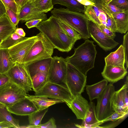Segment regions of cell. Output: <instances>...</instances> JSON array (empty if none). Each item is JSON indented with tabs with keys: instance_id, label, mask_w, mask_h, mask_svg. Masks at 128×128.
I'll return each instance as SVG.
<instances>
[{
	"instance_id": "obj_15",
	"label": "cell",
	"mask_w": 128,
	"mask_h": 128,
	"mask_svg": "<svg viewBox=\"0 0 128 128\" xmlns=\"http://www.w3.org/2000/svg\"><path fill=\"white\" fill-rule=\"evenodd\" d=\"M7 108L11 113L22 116H28L38 110L32 102L26 97Z\"/></svg>"
},
{
	"instance_id": "obj_26",
	"label": "cell",
	"mask_w": 128,
	"mask_h": 128,
	"mask_svg": "<svg viewBox=\"0 0 128 128\" xmlns=\"http://www.w3.org/2000/svg\"><path fill=\"white\" fill-rule=\"evenodd\" d=\"M14 64L10 57L8 49L0 48V74L7 72Z\"/></svg>"
},
{
	"instance_id": "obj_44",
	"label": "cell",
	"mask_w": 128,
	"mask_h": 128,
	"mask_svg": "<svg viewBox=\"0 0 128 128\" xmlns=\"http://www.w3.org/2000/svg\"><path fill=\"white\" fill-rule=\"evenodd\" d=\"M106 5L108 10L112 14L114 13L121 12L125 11L118 8L112 4L106 3Z\"/></svg>"
},
{
	"instance_id": "obj_23",
	"label": "cell",
	"mask_w": 128,
	"mask_h": 128,
	"mask_svg": "<svg viewBox=\"0 0 128 128\" xmlns=\"http://www.w3.org/2000/svg\"><path fill=\"white\" fill-rule=\"evenodd\" d=\"M123 88V86L119 90L115 91L112 97L111 105L114 111L128 112V107L126 106L124 101Z\"/></svg>"
},
{
	"instance_id": "obj_8",
	"label": "cell",
	"mask_w": 128,
	"mask_h": 128,
	"mask_svg": "<svg viewBox=\"0 0 128 128\" xmlns=\"http://www.w3.org/2000/svg\"><path fill=\"white\" fill-rule=\"evenodd\" d=\"M35 92V95L60 100L66 104L74 98L66 87L49 82Z\"/></svg>"
},
{
	"instance_id": "obj_45",
	"label": "cell",
	"mask_w": 128,
	"mask_h": 128,
	"mask_svg": "<svg viewBox=\"0 0 128 128\" xmlns=\"http://www.w3.org/2000/svg\"><path fill=\"white\" fill-rule=\"evenodd\" d=\"M9 80L8 77L5 74H0V86L4 84Z\"/></svg>"
},
{
	"instance_id": "obj_42",
	"label": "cell",
	"mask_w": 128,
	"mask_h": 128,
	"mask_svg": "<svg viewBox=\"0 0 128 128\" xmlns=\"http://www.w3.org/2000/svg\"><path fill=\"white\" fill-rule=\"evenodd\" d=\"M42 21V20L40 19L33 20L26 22L25 25L28 28H30L36 27L40 22Z\"/></svg>"
},
{
	"instance_id": "obj_50",
	"label": "cell",
	"mask_w": 128,
	"mask_h": 128,
	"mask_svg": "<svg viewBox=\"0 0 128 128\" xmlns=\"http://www.w3.org/2000/svg\"><path fill=\"white\" fill-rule=\"evenodd\" d=\"M15 32L18 35L22 36L24 37L26 35V33L21 28H17Z\"/></svg>"
},
{
	"instance_id": "obj_24",
	"label": "cell",
	"mask_w": 128,
	"mask_h": 128,
	"mask_svg": "<svg viewBox=\"0 0 128 128\" xmlns=\"http://www.w3.org/2000/svg\"><path fill=\"white\" fill-rule=\"evenodd\" d=\"M108 83L104 79L94 84L86 85V90L90 101L99 96L107 86Z\"/></svg>"
},
{
	"instance_id": "obj_12",
	"label": "cell",
	"mask_w": 128,
	"mask_h": 128,
	"mask_svg": "<svg viewBox=\"0 0 128 128\" xmlns=\"http://www.w3.org/2000/svg\"><path fill=\"white\" fill-rule=\"evenodd\" d=\"M36 35L20 42L8 48L10 57L15 63H22L23 60L33 44L38 40Z\"/></svg>"
},
{
	"instance_id": "obj_3",
	"label": "cell",
	"mask_w": 128,
	"mask_h": 128,
	"mask_svg": "<svg viewBox=\"0 0 128 128\" xmlns=\"http://www.w3.org/2000/svg\"><path fill=\"white\" fill-rule=\"evenodd\" d=\"M52 15L75 30L82 38H90L88 26V18L85 14L71 10L68 8H54L50 11Z\"/></svg>"
},
{
	"instance_id": "obj_17",
	"label": "cell",
	"mask_w": 128,
	"mask_h": 128,
	"mask_svg": "<svg viewBox=\"0 0 128 128\" xmlns=\"http://www.w3.org/2000/svg\"><path fill=\"white\" fill-rule=\"evenodd\" d=\"M81 125L75 124L78 128H100V125L102 124L97 118L96 112L94 103L92 101L89 103L88 108Z\"/></svg>"
},
{
	"instance_id": "obj_16",
	"label": "cell",
	"mask_w": 128,
	"mask_h": 128,
	"mask_svg": "<svg viewBox=\"0 0 128 128\" xmlns=\"http://www.w3.org/2000/svg\"><path fill=\"white\" fill-rule=\"evenodd\" d=\"M127 72L125 67L105 65L101 74L108 82L113 84L123 79Z\"/></svg>"
},
{
	"instance_id": "obj_55",
	"label": "cell",
	"mask_w": 128,
	"mask_h": 128,
	"mask_svg": "<svg viewBox=\"0 0 128 128\" xmlns=\"http://www.w3.org/2000/svg\"><path fill=\"white\" fill-rule=\"evenodd\" d=\"M88 0L91 1H92V2H94V1L92 0Z\"/></svg>"
},
{
	"instance_id": "obj_56",
	"label": "cell",
	"mask_w": 128,
	"mask_h": 128,
	"mask_svg": "<svg viewBox=\"0 0 128 128\" xmlns=\"http://www.w3.org/2000/svg\"><path fill=\"white\" fill-rule=\"evenodd\" d=\"M93 0V1H94V0Z\"/></svg>"
},
{
	"instance_id": "obj_9",
	"label": "cell",
	"mask_w": 128,
	"mask_h": 128,
	"mask_svg": "<svg viewBox=\"0 0 128 128\" xmlns=\"http://www.w3.org/2000/svg\"><path fill=\"white\" fill-rule=\"evenodd\" d=\"M115 91L114 86L110 83L96 98L97 102L95 107L96 112L99 121L103 120L114 112L111 105V99Z\"/></svg>"
},
{
	"instance_id": "obj_21",
	"label": "cell",
	"mask_w": 128,
	"mask_h": 128,
	"mask_svg": "<svg viewBox=\"0 0 128 128\" xmlns=\"http://www.w3.org/2000/svg\"><path fill=\"white\" fill-rule=\"evenodd\" d=\"M26 97L32 102L38 110H44L56 104L64 102L60 100L50 99L46 97L35 95H28Z\"/></svg>"
},
{
	"instance_id": "obj_5",
	"label": "cell",
	"mask_w": 128,
	"mask_h": 128,
	"mask_svg": "<svg viewBox=\"0 0 128 128\" xmlns=\"http://www.w3.org/2000/svg\"><path fill=\"white\" fill-rule=\"evenodd\" d=\"M66 84L73 98L81 94L84 91L86 82V76L70 63L67 62Z\"/></svg>"
},
{
	"instance_id": "obj_33",
	"label": "cell",
	"mask_w": 128,
	"mask_h": 128,
	"mask_svg": "<svg viewBox=\"0 0 128 128\" xmlns=\"http://www.w3.org/2000/svg\"><path fill=\"white\" fill-rule=\"evenodd\" d=\"M56 18L60 26L68 35L77 40L82 38L80 35L74 29L64 22Z\"/></svg>"
},
{
	"instance_id": "obj_38",
	"label": "cell",
	"mask_w": 128,
	"mask_h": 128,
	"mask_svg": "<svg viewBox=\"0 0 128 128\" xmlns=\"http://www.w3.org/2000/svg\"><path fill=\"white\" fill-rule=\"evenodd\" d=\"M123 47L125 55V63L127 69L128 67V32L125 34L123 37V40L122 45Z\"/></svg>"
},
{
	"instance_id": "obj_37",
	"label": "cell",
	"mask_w": 128,
	"mask_h": 128,
	"mask_svg": "<svg viewBox=\"0 0 128 128\" xmlns=\"http://www.w3.org/2000/svg\"><path fill=\"white\" fill-rule=\"evenodd\" d=\"M5 6L10 8L15 13L18 14L20 9L14 0H1Z\"/></svg>"
},
{
	"instance_id": "obj_34",
	"label": "cell",
	"mask_w": 128,
	"mask_h": 128,
	"mask_svg": "<svg viewBox=\"0 0 128 128\" xmlns=\"http://www.w3.org/2000/svg\"><path fill=\"white\" fill-rule=\"evenodd\" d=\"M128 114V112L114 111L110 116L101 121L103 124L108 121H115L122 118H126Z\"/></svg>"
},
{
	"instance_id": "obj_32",
	"label": "cell",
	"mask_w": 128,
	"mask_h": 128,
	"mask_svg": "<svg viewBox=\"0 0 128 128\" xmlns=\"http://www.w3.org/2000/svg\"><path fill=\"white\" fill-rule=\"evenodd\" d=\"M30 3L39 10L44 13L50 11L54 8L52 0H40Z\"/></svg>"
},
{
	"instance_id": "obj_43",
	"label": "cell",
	"mask_w": 128,
	"mask_h": 128,
	"mask_svg": "<svg viewBox=\"0 0 128 128\" xmlns=\"http://www.w3.org/2000/svg\"><path fill=\"white\" fill-rule=\"evenodd\" d=\"M126 118H122L115 121H112V122L110 124L102 126H100V128H114L118 126Z\"/></svg>"
},
{
	"instance_id": "obj_53",
	"label": "cell",
	"mask_w": 128,
	"mask_h": 128,
	"mask_svg": "<svg viewBox=\"0 0 128 128\" xmlns=\"http://www.w3.org/2000/svg\"><path fill=\"white\" fill-rule=\"evenodd\" d=\"M40 0H34L32 2H36L40 1Z\"/></svg>"
},
{
	"instance_id": "obj_52",
	"label": "cell",
	"mask_w": 128,
	"mask_h": 128,
	"mask_svg": "<svg viewBox=\"0 0 128 128\" xmlns=\"http://www.w3.org/2000/svg\"><path fill=\"white\" fill-rule=\"evenodd\" d=\"M34 0H29V2H28V3H31V2H32Z\"/></svg>"
},
{
	"instance_id": "obj_14",
	"label": "cell",
	"mask_w": 128,
	"mask_h": 128,
	"mask_svg": "<svg viewBox=\"0 0 128 128\" xmlns=\"http://www.w3.org/2000/svg\"><path fill=\"white\" fill-rule=\"evenodd\" d=\"M18 15L20 21L23 22L40 19L44 21L48 19L46 14L41 12L30 3H29L21 8Z\"/></svg>"
},
{
	"instance_id": "obj_20",
	"label": "cell",
	"mask_w": 128,
	"mask_h": 128,
	"mask_svg": "<svg viewBox=\"0 0 128 128\" xmlns=\"http://www.w3.org/2000/svg\"><path fill=\"white\" fill-rule=\"evenodd\" d=\"M52 57L39 60L26 65L31 78L38 72H48Z\"/></svg>"
},
{
	"instance_id": "obj_48",
	"label": "cell",
	"mask_w": 128,
	"mask_h": 128,
	"mask_svg": "<svg viewBox=\"0 0 128 128\" xmlns=\"http://www.w3.org/2000/svg\"><path fill=\"white\" fill-rule=\"evenodd\" d=\"M77 0L81 4L86 6L89 5H95L94 3V2L88 0Z\"/></svg>"
},
{
	"instance_id": "obj_10",
	"label": "cell",
	"mask_w": 128,
	"mask_h": 128,
	"mask_svg": "<svg viewBox=\"0 0 128 128\" xmlns=\"http://www.w3.org/2000/svg\"><path fill=\"white\" fill-rule=\"evenodd\" d=\"M67 66L65 58L57 56L52 57L48 72V82L66 87L65 80Z\"/></svg>"
},
{
	"instance_id": "obj_27",
	"label": "cell",
	"mask_w": 128,
	"mask_h": 128,
	"mask_svg": "<svg viewBox=\"0 0 128 128\" xmlns=\"http://www.w3.org/2000/svg\"><path fill=\"white\" fill-rule=\"evenodd\" d=\"M53 5L58 4L66 6L73 11L84 14L86 6L80 3L77 0H52Z\"/></svg>"
},
{
	"instance_id": "obj_18",
	"label": "cell",
	"mask_w": 128,
	"mask_h": 128,
	"mask_svg": "<svg viewBox=\"0 0 128 128\" xmlns=\"http://www.w3.org/2000/svg\"><path fill=\"white\" fill-rule=\"evenodd\" d=\"M84 14L89 20L98 26L103 24L106 26L108 16L95 5L86 6Z\"/></svg>"
},
{
	"instance_id": "obj_29",
	"label": "cell",
	"mask_w": 128,
	"mask_h": 128,
	"mask_svg": "<svg viewBox=\"0 0 128 128\" xmlns=\"http://www.w3.org/2000/svg\"><path fill=\"white\" fill-rule=\"evenodd\" d=\"M31 78L32 89L35 92L40 89L48 82V72H39Z\"/></svg>"
},
{
	"instance_id": "obj_22",
	"label": "cell",
	"mask_w": 128,
	"mask_h": 128,
	"mask_svg": "<svg viewBox=\"0 0 128 128\" xmlns=\"http://www.w3.org/2000/svg\"><path fill=\"white\" fill-rule=\"evenodd\" d=\"M17 28L6 14L0 17V38L4 40Z\"/></svg>"
},
{
	"instance_id": "obj_51",
	"label": "cell",
	"mask_w": 128,
	"mask_h": 128,
	"mask_svg": "<svg viewBox=\"0 0 128 128\" xmlns=\"http://www.w3.org/2000/svg\"><path fill=\"white\" fill-rule=\"evenodd\" d=\"M112 0H104L105 2L107 4H108Z\"/></svg>"
},
{
	"instance_id": "obj_6",
	"label": "cell",
	"mask_w": 128,
	"mask_h": 128,
	"mask_svg": "<svg viewBox=\"0 0 128 128\" xmlns=\"http://www.w3.org/2000/svg\"><path fill=\"white\" fill-rule=\"evenodd\" d=\"M5 74L8 77L10 80L23 89L27 93L32 90V78L24 64L15 63Z\"/></svg>"
},
{
	"instance_id": "obj_19",
	"label": "cell",
	"mask_w": 128,
	"mask_h": 128,
	"mask_svg": "<svg viewBox=\"0 0 128 128\" xmlns=\"http://www.w3.org/2000/svg\"><path fill=\"white\" fill-rule=\"evenodd\" d=\"M105 65L124 68L125 55L122 45L114 52H111L104 58Z\"/></svg>"
},
{
	"instance_id": "obj_41",
	"label": "cell",
	"mask_w": 128,
	"mask_h": 128,
	"mask_svg": "<svg viewBox=\"0 0 128 128\" xmlns=\"http://www.w3.org/2000/svg\"><path fill=\"white\" fill-rule=\"evenodd\" d=\"M98 26L102 31L107 36L113 39L115 37L116 35L115 32L107 28L105 26L101 24Z\"/></svg>"
},
{
	"instance_id": "obj_4",
	"label": "cell",
	"mask_w": 128,
	"mask_h": 128,
	"mask_svg": "<svg viewBox=\"0 0 128 128\" xmlns=\"http://www.w3.org/2000/svg\"><path fill=\"white\" fill-rule=\"evenodd\" d=\"M38 40L24 58L22 63L28 64L36 61L52 57L54 48L44 34L40 32Z\"/></svg>"
},
{
	"instance_id": "obj_1",
	"label": "cell",
	"mask_w": 128,
	"mask_h": 128,
	"mask_svg": "<svg viewBox=\"0 0 128 128\" xmlns=\"http://www.w3.org/2000/svg\"><path fill=\"white\" fill-rule=\"evenodd\" d=\"M36 27L44 34L54 48L60 52H69L77 40L66 34L59 26L56 18L52 15Z\"/></svg>"
},
{
	"instance_id": "obj_39",
	"label": "cell",
	"mask_w": 128,
	"mask_h": 128,
	"mask_svg": "<svg viewBox=\"0 0 128 128\" xmlns=\"http://www.w3.org/2000/svg\"><path fill=\"white\" fill-rule=\"evenodd\" d=\"M56 120L53 117H52L46 122L33 126L32 128H56Z\"/></svg>"
},
{
	"instance_id": "obj_49",
	"label": "cell",
	"mask_w": 128,
	"mask_h": 128,
	"mask_svg": "<svg viewBox=\"0 0 128 128\" xmlns=\"http://www.w3.org/2000/svg\"><path fill=\"white\" fill-rule=\"evenodd\" d=\"M14 128L13 126L8 122L5 121L0 122V128Z\"/></svg>"
},
{
	"instance_id": "obj_25",
	"label": "cell",
	"mask_w": 128,
	"mask_h": 128,
	"mask_svg": "<svg viewBox=\"0 0 128 128\" xmlns=\"http://www.w3.org/2000/svg\"><path fill=\"white\" fill-rule=\"evenodd\" d=\"M116 28V32L125 34L128 30V11L112 14Z\"/></svg>"
},
{
	"instance_id": "obj_46",
	"label": "cell",
	"mask_w": 128,
	"mask_h": 128,
	"mask_svg": "<svg viewBox=\"0 0 128 128\" xmlns=\"http://www.w3.org/2000/svg\"><path fill=\"white\" fill-rule=\"evenodd\" d=\"M16 4L19 7L20 10L21 8L28 3L29 0H14Z\"/></svg>"
},
{
	"instance_id": "obj_28",
	"label": "cell",
	"mask_w": 128,
	"mask_h": 128,
	"mask_svg": "<svg viewBox=\"0 0 128 128\" xmlns=\"http://www.w3.org/2000/svg\"><path fill=\"white\" fill-rule=\"evenodd\" d=\"M48 108L38 110L28 116L29 124L26 126H20V128H32L41 124L42 120L47 112Z\"/></svg>"
},
{
	"instance_id": "obj_30",
	"label": "cell",
	"mask_w": 128,
	"mask_h": 128,
	"mask_svg": "<svg viewBox=\"0 0 128 128\" xmlns=\"http://www.w3.org/2000/svg\"><path fill=\"white\" fill-rule=\"evenodd\" d=\"M2 121L9 122L14 128H20L19 120L12 116L6 106L0 104V122Z\"/></svg>"
},
{
	"instance_id": "obj_11",
	"label": "cell",
	"mask_w": 128,
	"mask_h": 128,
	"mask_svg": "<svg viewBox=\"0 0 128 128\" xmlns=\"http://www.w3.org/2000/svg\"><path fill=\"white\" fill-rule=\"evenodd\" d=\"M88 26L90 37L104 50H110L118 44V42L104 34L97 24L89 19Z\"/></svg>"
},
{
	"instance_id": "obj_31",
	"label": "cell",
	"mask_w": 128,
	"mask_h": 128,
	"mask_svg": "<svg viewBox=\"0 0 128 128\" xmlns=\"http://www.w3.org/2000/svg\"><path fill=\"white\" fill-rule=\"evenodd\" d=\"M27 38L20 36L14 32L2 41L0 45V48L8 49Z\"/></svg>"
},
{
	"instance_id": "obj_36",
	"label": "cell",
	"mask_w": 128,
	"mask_h": 128,
	"mask_svg": "<svg viewBox=\"0 0 128 128\" xmlns=\"http://www.w3.org/2000/svg\"><path fill=\"white\" fill-rule=\"evenodd\" d=\"M108 4H112L124 11H128V0H112Z\"/></svg>"
},
{
	"instance_id": "obj_54",
	"label": "cell",
	"mask_w": 128,
	"mask_h": 128,
	"mask_svg": "<svg viewBox=\"0 0 128 128\" xmlns=\"http://www.w3.org/2000/svg\"><path fill=\"white\" fill-rule=\"evenodd\" d=\"M3 40L0 38V45Z\"/></svg>"
},
{
	"instance_id": "obj_2",
	"label": "cell",
	"mask_w": 128,
	"mask_h": 128,
	"mask_svg": "<svg viewBox=\"0 0 128 128\" xmlns=\"http://www.w3.org/2000/svg\"><path fill=\"white\" fill-rule=\"evenodd\" d=\"M94 42L88 39L74 48V52L71 56L65 58L66 62L73 65L84 75L94 67L97 51Z\"/></svg>"
},
{
	"instance_id": "obj_40",
	"label": "cell",
	"mask_w": 128,
	"mask_h": 128,
	"mask_svg": "<svg viewBox=\"0 0 128 128\" xmlns=\"http://www.w3.org/2000/svg\"><path fill=\"white\" fill-rule=\"evenodd\" d=\"M106 26L115 32H116V25L112 16H108V17L107 24Z\"/></svg>"
},
{
	"instance_id": "obj_13",
	"label": "cell",
	"mask_w": 128,
	"mask_h": 128,
	"mask_svg": "<svg viewBox=\"0 0 128 128\" xmlns=\"http://www.w3.org/2000/svg\"><path fill=\"white\" fill-rule=\"evenodd\" d=\"M66 104L75 114L77 119H84L88 108L89 103L81 94L77 95L70 102Z\"/></svg>"
},
{
	"instance_id": "obj_35",
	"label": "cell",
	"mask_w": 128,
	"mask_h": 128,
	"mask_svg": "<svg viewBox=\"0 0 128 128\" xmlns=\"http://www.w3.org/2000/svg\"><path fill=\"white\" fill-rule=\"evenodd\" d=\"M5 7L6 10V14L12 22L16 26L20 21L18 14L15 13L8 7Z\"/></svg>"
},
{
	"instance_id": "obj_7",
	"label": "cell",
	"mask_w": 128,
	"mask_h": 128,
	"mask_svg": "<svg viewBox=\"0 0 128 128\" xmlns=\"http://www.w3.org/2000/svg\"><path fill=\"white\" fill-rule=\"evenodd\" d=\"M28 95L24 90L10 80L0 86V104L7 108L23 99Z\"/></svg>"
},
{
	"instance_id": "obj_47",
	"label": "cell",
	"mask_w": 128,
	"mask_h": 128,
	"mask_svg": "<svg viewBox=\"0 0 128 128\" xmlns=\"http://www.w3.org/2000/svg\"><path fill=\"white\" fill-rule=\"evenodd\" d=\"M6 10L5 6L0 0V17L6 14Z\"/></svg>"
}]
</instances>
